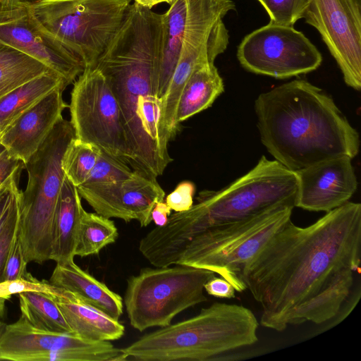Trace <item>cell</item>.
<instances>
[{
	"instance_id": "1",
	"label": "cell",
	"mask_w": 361,
	"mask_h": 361,
	"mask_svg": "<svg viewBox=\"0 0 361 361\" xmlns=\"http://www.w3.org/2000/svg\"><path fill=\"white\" fill-rule=\"evenodd\" d=\"M360 262L361 204L348 202L307 227L290 220L247 264L243 280L262 307V326H329L357 291Z\"/></svg>"
},
{
	"instance_id": "2",
	"label": "cell",
	"mask_w": 361,
	"mask_h": 361,
	"mask_svg": "<svg viewBox=\"0 0 361 361\" xmlns=\"http://www.w3.org/2000/svg\"><path fill=\"white\" fill-rule=\"evenodd\" d=\"M163 34L162 14L134 2L95 66L118 102L129 164L155 178L172 161L162 133V106L157 97Z\"/></svg>"
},
{
	"instance_id": "3",
	"label": "cell",
	"mask_w": 361,
	"mask_h": 361,
	"mask_svg": "<svg viewBox=\"0 0 361 361\" xmlns=\"http://www.w3.org/2000/svg\"><path fill=\"white\" fill-rule=\"evenodd\" d=\"M255 110L262 143L290 171L358 154L356 129L328 94L307 80H294L260 94Z\"/></svg>"
},
{
	"instance_id": "4",
	"label": "cell",
	"mask_w": 361,
	"mask_h": 361,
	"mask_svg": "<svg viewBox=\"0 0 361 361\" xmlns=\"http://www.w3.org/2000/svg\"><path fill=\"white\" fill-rule=\"evenodd\" d=\"M295 171L262 156L247 173L219 190H204L188 210L171 214L140 240L138 249L156 267L176 262L189 242L202 231L259 214L271 207H295Z\"/></svg>"
},
{
	"instance_id": "5",
	"label": "cell",
	"mask_w": 361,
	"mask_h": 361,
	"mask_svg": "<svg viewBox=\"0 0 361 361\" xmlns=\"http://www.w3.org/2000/svg\"><path fill=\"white\" fill-rule=\"evenodd\" d=\"M259 322L241 305L214 302L188 319L161 327L121 348L126 360L220 361L258 341Z\"/></svg>"
},
{
	"instance_id": "6",
	"label": "cell",
	"mask_w": 361,
	"mask_h": 361,
	"mask_svg": "<svg viewBox=\"0 0 361 361\" xmlns=\"http://www.w3.org/2000/svg\"><path fill=\"white\" fill-rule=\"evenodd\" d=\"M74 137L70 121L61 118L23 164L27 183L21 193L18 235L27 262L50 259L54 211L65 176L61 159Z\"/></svg>"
},
{
	"instance_id": "7",
	"label": "cell",
	"mask_w": 361,
	"mask_h": 361,
	"mask_svg": "<svg viewBox=\"0 0 361 361\" xmlns=\"http://www.w3.org/2000/svg\"><path fill=\"white\" fill-rule=\"evenodd\" d=\"M294 208L276 206L240 221L209 228L189 242L176 264L212 271L242 292L246 289L243 280L245 267L291 220Z\"/></svg>"
},
{
	"instance_id": "8",
	"label": "cell",
	"mask_w": 361,
	"mask_h": 361,
	"mask_svg": "<svg viewBox=\"0 0 361 361\" xmlns=\"http://www.w3.org/2000/svg\"><path fill=\"white\" fill-rule=\"evenodd\" d=\"M132 0H39L28 10L40 26L94 67L128 13Z\"/></svg>"
},
{
	"instance_id": "9",
	"label": "cell",
	"mask_w": 361,
	"mask_h": 361,
	"mask_svg": "<svg viewBox=\"0 0 361 361\" xmlns=\"http://www.w3.org/2000/svg\"><path fill=\"white\" fill-rule=\"evenodd\" d=\"M214 276L181 264L142 269L127 280L123 302L130 325L140 332L170 325L180 312L207 301L204 286Z\"/></svg>"
},
{
	"instance_id": "10",
	"label": "cell",
	"mask_w": 361,
	"mask_h": 361,
	"mask_svg": "<svg viewBox=\"0 0 361 361\" xmlns=\"http://www.w3.org/2000/svg\"><path fill=\"white\" fill-rule=\"evenodd\" d=\"M69 109L75 138L129 164V146L118 102L96 66L85 68L74 82Z\"/></svg>"
},
{
	"instance_id": "11",
	"label": "cell",
	"mask_w": 361,
	"mask_h": 361,
	"mask_svg": "<svg viewBox=\"0 0 361 361\" xmlns=\"http://www.w3.org/2000/svg\"><path fill=\"white\" fill-rule=\"evenodd\" d=\"M237 58L245 70L277 79L308 73L322 62V54L302 32L270 22L243 39Z\"/></svg>"
},
{
	"instance_id": "12",
	"label": "cell",
	"mask_w": 361,
	"mask_h": 361,
	"mask_svg": "<svg viewBox=\"0 0 361 361\" xmlns=\"http://www.w3.org/2000/svg\"><path fill=\"white\" fill-rule=\"evenodd\" d=\"M0 360L124 361L126 356L110 341L40 330L20 316L0 336Z\"/></svg>"
},
{
	"instance_id": "13",
	"label": "cell",
	"mask_w": 361,
	"mask_h": 361,
	"mask_svg": "<svg viewBox=\"0 0 361 361\" xmlns=\"http://www.w3.org/2000/svg\"><path fill=\"white\" fill-rule=\"evenodd\" d=\"M305 22L320 34L345 84L361 89V6L356 0H310Z\"/></svg>"
},
{
	"instance_id": "14",
	"label": "cell",
	"mask_w": 361,
	"mask_h": 361,
	"mask_svg": "<svg viewBox=\"0 0 361 361\" xmlns=\"http://www.w3.org/2000/svg\"><path fill=\"white\" fill-rule=\"evenodd\" d=\"M181 50L171 87L181 91L197 65L211 62L225 51L229 35L223 18L235 10L231 0H186Z\"/></svg>"
},
{
	"instance_id": "15",
	"label": "cell",
	"mask_w": 361,
	"mask_h": 361,
	"mask_svg": "<svg viewBox=\"0 0 361 361\" xmlns=\"http://www.w3.org/2000/svg\"><path fill=\"white\" fill-rule=\"evenodd\" d=\"M94 212L106 218L129 222L136 220L141 227L152 221V211L165 192L157 178L140 170L123 180L102 183H84L77 187Z\"/></svg>"
},
{
	"instance_id": "16",
	"label": "cell",
	"mask_w": 361,
	"mask_h": 361,
	"mask_svg": "<svg viewBox=\"0 0 361 361\" xmlns=\"http://www.w3.org/2000/svg\"><path fill=\"white\" fill-rule=\"evenodd\" d=\"M0 43L41 62L70 85L84 71L81 59L44 30L29 10L0 21Z\"/></svg>"
},
{
	"instance_id": "17",
	"label": "cell",
	"mask_w": 361,
	"mask_h": 361,
	"mask_svg": "<svg viewBox=\"0 0 361 361\" xmlns=\"http://www.w3.org/2000/svg\"><path fill=\"white\" fill-rule=\"evenodd\" d=\"M351 159L336 157L295 171L298 180L295 207L328 212L349 202L358 183Z\"/></svg>"
},
{
	"instance_id": "18",
	"label": "cell",
	"mask_w": 361,
	"mask_h": 361,
	"mask_svg": "<svg viewBox=\"0 0 361 361\" xmlns=\"http://www.w3.org/2000/svg\"><path fill=\"white\" fill-rule=\"evenodd\" d=\"M65 89L63 85L56 87L18 116L0 135V145L26 163L63 118L68 106L62 96Z\"/></svg>"
},
{
	"instance_id": "19",
	"label": "cell",
	"mask_w": 361,
	"mask_h": 361,
	"mask_svg": "<svg viewBox=\"0 0 361 361\" xmlns=\"http://www.w3.org/2000/svg\"><path fill=\"white\" fill-rule=\"evenodd\" d=\"M49 283L66 290L85 302L118 320L123 314L121 297L80 269L74 261L56 263Z\"/></svg>"
},
{
	"instance_id": "20",
	"label": "cell",
	"mask_w": 361,
	"mask_h": 361,
	"mask_svg": "<svg viewBox=\"0 0 361 361\" xmlns=\"http://www.w3.org/2000/svg\"><path fill=\"white\" fill-rule=\"evenodd\" d=\"M73 334L87 340L111 341L121 338L124 326L103 312L65 290L51 295Z\"/></svg>"
},
{
	"instance_id": "21",
	"label": "cell",
	"mask_w": 361,
	"mask_h": 361,
	"mask_svg": "<svg viewBox=\"0 0 361 361\" xmlns=\"http://www.w3.org/2000/svg\"><path fill=\"white\" fill-rule=\"evenodd\" d=\"M82 208L77 187L64 176L52 226L50 259L56 263L73 261Z\"/></svg>"
},
{
	"instance_id": "22",
	"label": "cell",
	"mask_w": 361,
	"mask_h": 361,
	"mask_svg": "<svg viewBox=\"0 0 361 361\" xmlns=\"http://www.w3.org/2000/svg\"><path fill=\"white\" fill-rule=\"evenodd\" d=\"M224 91V81L214 63L197 65L180 96L176 114L177 123L211 106Z\"/></svg>"
},
{
	"instance_id": "23",
	"label": "cell",
	"mask_w": 361,
	"mask_h": 361,
	"mask_svg": "<svg viewBox=\"0 0 361 361\" xmlns=\"http://www.w3.org/2000/svg\"><path fill=\"white\" fill-rule=\"evenodd\" d=\"M186 9V0H178L162 14L164 34L157 79V97L161 106L179 59Z\"/></svg>"
},
{
	"instance_id": "24",
	"label": "cell",
	"mask_w": 361,
	"mask_h": 361,
	"mask_svg": "<svg viewBox=\"0 0 361 361\" xmlns=\"http://www.w3.org/2000/svg\"><path fill=\"white\" fill-rule=\"evenodd\" d=\"M68 84L58 73L48 71L0 98V125L11 124L22 113L59 86Z\"/></svg>"
},
{
	"instance_id": "25",
	"label": "cell",
	"mask_w": 361,
	"mask_h": 361,
	"mask_svg": "<svg viewBox=\"0 0 361 361\" xmlns=\"http://www.w3.org/2000/svg\"><path fill=\"white\" fill-rule=\"evenodd\" d=\"M18 296L21 317L32 326L49 332L73 334L51 294L25 291Z\"/></svg>"
},
{
	"instance_id": "26",
	"label": "cell",
	"mask_w": 361,
	"mask_h": 361,
	"mask_svg": "<svg viewBox=\"0 0 361 361\" xmlns=\"http://www.w3.org/2000/svg\"><path fill=\"white\" fill-rule=\"evenodd\" d=\"M50 71L37 60L0 43V98Z\"/></svg>"
},
{
	"instance_id": "27",
	"label": "cell",
	"mask_w": 361,
	"mask_h": 361,
	"mask_svg": "<svg viewBox=\"0 0 361 361\" xmlns=\"http://www.w3.org/2000/svg\"><path fill=\"white\" fill-rule=\"evenodd\" d=\"M118 236L113 221L82 208L75 255L83 257L97 255L104 247L114 243Z\"/></svg>"
},
{
	"instance_id": "28",
	"label": "cell",
	"mask_w": 361,
	"mask_h": 361,
	"mask_svg": "<svg viewBox=\"0 0 361 361\" xmlns=\"http://www.w3.org/2000/svg\"><path fill=\"white\" fill-rule=\"evenodd\" d=\"M100 152L93 144L73 138L61 159L65 176L76 187L83 184L96 164Z\"/></svg>"
},
{
	"instance_id": "29",
	"label": "cell",
	"mask_w": 361,
	"mask_h": 361,
	"mask_svg": "<svg viewBox=\"0 0 361 361\" xmlns=\"http://www.w3.org/2000/svg\"><path fill=\"white\" fill-rule=\"evenodd\" d=\"M267 12L270 23L293 26L303 15L310 0H257Z\"/></svg>"
},
{
	"instance_id": "30",
	"label": "cell",
	"mask_w": 361,
	"mask_h": 361,
	"mask_svg": "<svg viewBox=\"0 0 361 361\" xmlns=\"http://www.w3.org/2000/svg\"><path fill=\"white\" fill-rule=\"evenodd\" d=\"M132 173L127 163L101 150L96 164L84 183L118 181L129 177Z\"/></svg>"
},
{
	"instance_id": "31",
	"label": "cell",
	"mask_w": 361,
	"mask_h": 361,
	"mask_svg": "<svg viewBox=\"0 0 361 361\" xmlns=\"http://www.w3.org/2000/svg\"><path fill=\"white\" fill-rule=\"evenodd\" d=\"M20 169L0 186V236L11 221L20 212Z\"/></svg>"
},
{
	"instance_id": "32",
	"label": "cell",
	"mask_w": 361,
	"mask_h": 361,
	"mask_svg": "<svg viewBox=\"0 0 361 361\" xmlns=\"http://www.w3.org/2000/svg\"><path fill=\"white\" fill-rule=\"evenodd\" d=\"M25 291H37L54 295H61L65 290L44 281H39L29 272L25 278L0 282V298H10L12 295Z\"/></svg>"
},
{
	"instance_id": "33",
	"label": "cell",
	"mask_w": 361,
	"mask_h": 361,
	"mask_svg": "<svg viewBox=\"0 0 361 361\" xmlns=\"http://www.w3.org/2000/svg\"><path fill=\"white\" fill-rule=\"evenodd\" d=\"M26 260L18 232L11 245L4 269V281L25 278L27 274Z\"/></svg>"
},
{
	"instance_id": "34",
	"label": "cell",
	"mask_w": 361,
	"mask_h": 361,
	"mask_svg": "<svg viewBox=\"0 0 361 361\" xmlns=\"http://www.w3.org/2000/svg\"><path fill=\"white\" fill-rule=\"evenodd\" d=\"M195 192V186L192 182L183 181L166 196L165 202L175 212L186 211L193 204Z\"/></svg>"
},
{
	"instance_id": "35",
	"label": "cell",
	"mask_w": 361,
	"mask_h": 361,
	"mask_svg": "<svg viewBox=\"0 0 361 361\" xmlns=\"http://www.w3.org/2000/svg\"><path fill=\"white\" fill-rule=\"evenodd\" d=\"M20 214L15 216L0 236V282L4 281L6 259L19 228Z\"/></svg>"
},
{
	"instance_id": "36",
	"label": "cell",
	"mask_w": 361,
	"mask_h": 361,
	"mask_svg": "<svg viewBox=\"0 0 361 361\" xmlns=\"http://www.w3.org/2000/svg\"><path fill=\"white\" fill-rule=\"evenodd\" d=\"M207 294L219 298H235L233 286L222 277L214 276L204 286Z\"/></svg>"
},
{
	"instance_id": "37",
	"label": "cell",
	"mask_w": 361,
	"mask_h": 361,
	"mask_svg": "<svg viewBox=\"0 0 361 361\" xmlns=\"http://www.w3.org/2000/svg\"><path fill=\"white\" fill-rule=\"evenodd\" d=\"M39 0H0V21L16 16Z\"/></svg>"
},
{
	"instance_id": "38",
	"label": "cell",
	"mask_w": 361,
	"mask_h": 361,
	"mask_svg": "<svg viewBox=\"0 0 361 361\" xmlns=\"http://www.w3.org/2000/svg\"><path fill=\"white\" fill-rule=\"evenodd\" d=\"M23 163L12 157L0 145V186L16 171L21 168Z\"/></svg>"
},
{
	"instance_id": "39",
	"label": "cell",
	"mask_w": 361,
	"mask_h": 361,
	"mask_svg": "<svg viewBox=\"0 0 361 361\" xmlns=\"http://www.w3.org/2000/svg\"><path fill=\"white\" fill-rule=\"evenodd\" d=\"M171 212V208L165 202L161 201L157 202L151 214L152 220L154 221L156 226H164L168 221Z\"/></svg>"
},
{
	"instance_id": "40",
	"label": "cell",
	"mask_w": 361,
	"mask_h": 361,
	"mask_svg": "<svg viewBox=\"0 0 361 361\" xmlns=\"http://www.w3.org/2000/svg\"><path fill=\"white\" fill-rule=\"evenodd\" d=\"M178 0H134L137 4L152 9L154 6L160 3H167L170 6L176 3Z\"/></svg>"
},
{
	"instance_id": "41",
	"label": "cell",
	"mask_w": 361,
	"mask_h": 361,
	"mask_svg": "<svg viewBox=\"0 0 361 361\" xmlns=\"http://www.w3.org/2000/svg\"><path fill=\"white\" fill-rule=\"evenodd\" d=\"M9 299L5 297L0 298V321L4 318L6 311V302Z\"/></svg>"
},
{
	"instance_id": "42",
	"label": "cell",
	"mask_w": 361,
	"mask_h": 361,
	"mask_svg": "<svg viewBox=\"0 0 361 361\" xmlns=\"http://www.w3.org/2000/svg\"><path fill=\"white\" fill-rule=\"evenodd\" d=\"M6 325V324L4 322H1V320L0 321V336L4 332Z\"/></svg>"
},
{
	"instance_id": "43",
	"label": "cell",
	"mask_w": 361,
	"mask_h": 361,
	"mask_svg": "<svg viewBox=\"0 0 361 361\" xmlns=\"http://www.w3.org/2000/svg\"><path fill=\"white\" fill-rule=\"evenodd\" d=\"M10 124L0 125V135L7 128Z\"/></svg>"
},
{
	"instance_id": "44",
	"label": "cell",
	"mask_w": 361,
	"mask_h": 361,
	"mask_svg": "<svg viewBox=\"0 0 361 361\" xmlns=\"http://www.w3.org/2000/svg\"><path fill=\"white\" fill-rule=\"evenodd\" d=\"M357 3L360 6H361V0H356Z\"/></svg>"
},
{
	"instance_id": "45",
	"label": "cell",
	"mask_w": 361,
	"mask_h": 361,
	"mask_svg": "<svg viewBox=\"0 0 361 361\" xmlns=\"http://www.w3.org/2000/svg\"><path fill=\"white\" fill-rule=\"evenodd\" d=\"M2 133H1V134H2Z\"/></svg>"
}]
</instances>
